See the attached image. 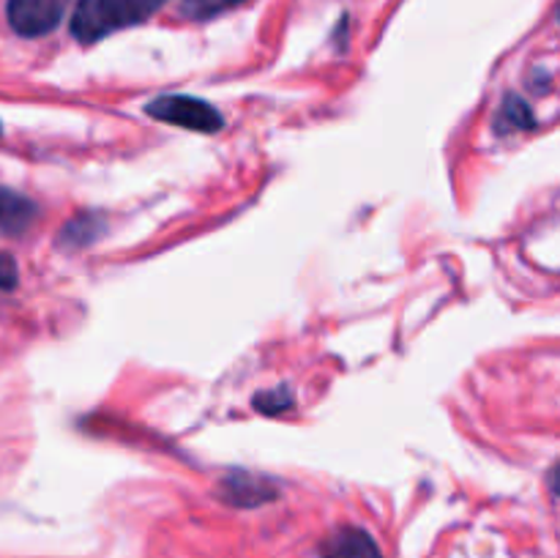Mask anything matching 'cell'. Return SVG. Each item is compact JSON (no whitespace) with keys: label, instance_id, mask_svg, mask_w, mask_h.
I'll return each mask as SVG.
<instances>
[{"label":"cell","instance_id":"277c9868","mask_svg":"<svg viewBox=\"0 0 560 558\" xmlns=\"http://www.w3.org/2000/svg\"><path fill=\"white\" fill-rule=\"evenodd\" d=\"M279 487L271 479L249 470H233L222 479V498L238 509L262 507L268 501H277Z\"/></svg>","mask_w":560,"mask_h":558},{"label":"cell","instance_id":"52a82bcc","mask_svg":"<svg viewBox=\"0 0 560 558\" xmlns=\"http://www.w3.org/2000/svg\"><path fill=\"white\" fill-rule=\"evenodd\" d=\"M534 124L536 120H534V113H530L528 104H525L523 98L506 96V102L501 104V113H498V118H495V129L501 131V135H509V131L530 129Z\"/></svg>","mask_w":560,"mask_h":558},{"label":"cell","instance_id":"8fae6325","mask_svg":"<svg viewBox=\"0 0 560 558\" xmlns=\"http://www.w3.org/2000/svg\"><path fill=\"white\" fill-rule=\"evenodd\" d=\"M233 3H235V0H233Z\"/></svg>","mask_w":560,"mask_h":558},{"label":"cell","instance_id":"ba28073f","mask_svg":"<svg viewBox=\"0 0 560 558\" xmlns=\"http://www.w3.org/2000/svg\"><path fill=\"white\" fill-rule=\"evenodd\" d=\"M91 222H93V217H77L74 222H71L69 228L63 230V235H60V244L69 246V249H77V246L91 244V241L98 235V228L88 230V224H91Z\"/></svg>","mask_w":560,"mask_h":558},{"label":"cell","instance_id":"7a4b0ae2","mask_svg":"<svg viewBox=\"0 0 560 558\" xmlns=\"http://www.w3.org/2000/svg\"><path fill=\"white\" fill-rule=\"evenodd\" d=\"M148 115L164 124H173L178 129L200 131V135H217L222 131L224 118L211 102L197 96H159L148 104Z\"/></svg>","mask_w":560,"mask_h":558},{"label":"cell","instance_id":"5b68a950","mask_svg":"<svg viewBox=\"0 0 560 558\" xmlns=\"http://www.w3.org/2000/svg\"><path fill=\"white\" fill-rule=\"evenodd\" d=\"M320 558H383L381 547L372 539L370 531L355 528V525H342L317 547Z\"/></svg>","mask_w":560,"mask_h":558},{"label":"cell","instance_id":"8992f818","mask_svg":"<svg viewBox=\"0 0 560 558\" xmlns=\"http://www.w3.org/2000/svg\"><path fill=\"white\" fill-rule=\"evenodd\" d=\"M36 217V206L27 197L0 186V233L16 235L27 230V224Z\"/></svg>","mask_w":560,"mask_h":558},{"label":"cell","instance_id":"3957f363","mask_svg":"<svg viewBox=\"0 0 560 558\" xmlns=\"http://www.w3.org/2000/svg\"><path fill=\"white\" fill-rule=\"evenodd\" d=\"M66 3L69 0H9L5 16H9V25L14 27V33L36 38L58 27V22L63 20Z\"/></svg>","mask_w":560,"mask_h":558},{"label":"cell","instance_id":"9c48e42d","mask_svg":"<svg viewBox=\"0 0 560 558\" xmlns=\"http://www.w3.org/2000/svg\"><path fill=\"white\" fill-rule=\"evenodd\" d=\"M255 405L262 410V414H284V410L293 405V397H290L284 388H277V392H262L255 397Z\"/></svg>","mask_w":560,"mask_h":558},{"label":"cell","instance_id":"30bf717a","mask_svg":"<svg viewBox=\"0 0 560 558\" xmlns=\"http://www.w3.org/2000/svg\"><path fill=\"white\" fill-rule=\"evenodd\" d=\"M16 284V263L9 255H0V290H11Z\"/></svg>","mask_w":560,"mask_h":558},{"label":"cell","instance_id":"6da1fadb","mask_svg":"<svg viewBox=\"0 0 560 558\" xmlns=\"http://www.w3.org/2000/svg\"><path fill=\"white\" fill-rule=\"evenodd\" d=\"M162 0H80L71 16V33L77 42H98L118 27L137 25L156 11Z\"/></svg>","mask_w":560,"mask_h":558}]
</instances>
